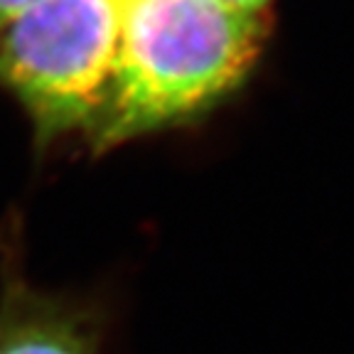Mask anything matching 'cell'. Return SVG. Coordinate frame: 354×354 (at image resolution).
Masks as SVG:
<instances>
[{"label": "cell", "instance_id": "1", "mask_svg": "<svg viewBox=\"0 0 354 354\" xmlns=\"http://www.w3.org/2000/svg\"><path fill=\"white\" fill-rule=\"evenodd\" d=\"M271 32V6L126 0L109 91L84 138L106 153L209 116L246 86Z\"/></svg>", "mask_w": 354, "mask_h": 354}, {"label": "cell", "instance_id": "2", "mask_svg": "<svg viewBox=\"0 0 354 354\" xmlns=\"http://www.w3.org/2000/svg\"><path fill=\"white\" fill-rule=\"evenodd\" d=\"M126 0H37L0 30V86L52 143L94 123L109 91Z\"/></svg>", "mask_w": 354, "mask_h": 354}, {"label": "cell", "instance_id": "3", "mask_svg": "<svg viewBox=\"0 0 354 354\" xmlns=\"http://www.w3.org/2000/svg\"><path fill=\"white\" fill-rule=\"evenodd\" d=\"M0 354H101L99 315L79 298L35 288L20 259L6 256Z\"/></svg>", "mask_w": 354, "mask_h": 354}, {"label": "cell", "instance_id": "4", "mask_svg": "<svg viewBox=\"0 0 354 354\" xmlns=\"http://www.w3.org/2000/svg\"><path fill=\"white\" fill-rule=\"evenodd\" d=\"M35 3L37 0H0V30L6 28V25H10L15 17H20Z\"/></svg>", "mask_w": 354, "mask_h": 354}, {"label": "cell", "instance_id": "5", "mask_svg": "<svg viewBox=\"0 0 354 354\" xmlns=\"http://www.w3.org/2000/svg\"><path fill=\"white\" fill-rule=\"evenodd\" d=\"M232 3H239V6H251V8H266V6H271V0H232Z\"/></svg>", "mask_w": 354, "mask_h": 354}]
</instances>
